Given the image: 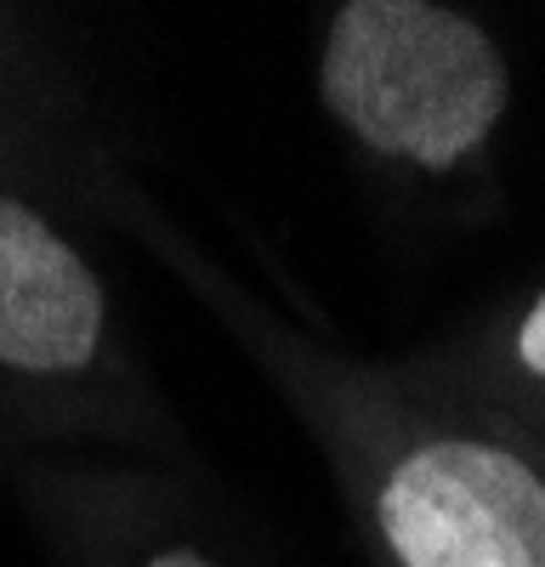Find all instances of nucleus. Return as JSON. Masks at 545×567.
<instances>
[{
  "label": "nucleus",
  "instance_id": "nucleus-2",
  "mask_svg": "<svg viewBox=\"0 0 545 567\" xmlns=\"http://www.w3.org/2000/svg\"><path fill=\"white\" fill-rule=\"evenodd\" d=\"M403 567H545V477L489 443H426L381 494Z\"/></svg>",
  "mask_w": 545,
  "mask_h": 567
},
{
  "label": "nucleus",
  "instance_id": "nucleus-3",
  "mask_svg": "<svg viewBox=\"0 0 545 567\" xmlns=\"http://www.w3.org/2000/svg\"><path fill=\"white\" fill-rule=\"evenodd\" d=\"M103 290L34 210L0 199V363L80 369L97 352Z\"/></svg>",
  "mask_w": 545,
  "mask_h": 567
},
{
  "label": "nucleus",
  "instance_id": "nucleus-5",
  "mask_svg": "<svg viewBox=\"0 0 545 567\" xmlns=\"http://www.w3.org/2000/svg\"><path fill=\"white\" fill-rule=\"evenodd\" d=\"M154 567H210V561H199L194 550H171V556H160Z\"/></svg>",
  "mask_w": 545,
  "mask_h": 567
},
{
  "label": "nucleus",
  "instance_id": "nucleus-4",
  "mask_svg": "<svg viewBox=\"0 0 545 567\" xmlns=\"http://www.w3.org/2000/svg\"><path fill=\"white\" fill-rule=\"evenodd\" d=\"M517 352H523V363H528L534 374H545V296H539V307H534V312H528V323H523Z\"/></svg>",
  "mask_w": 545,
  "mask_h": 567
},
{
  "label": "nucleus",
  "instance_id": "nucleus-1",
  "mask_svg": "<svg viewBox=\"0 0 545 567\" xmlns=\"http://www.w3.org/2000/svg\"><path fill=\"white\" fill-rule=\"evenodd\" d=\"M325 103L376 154L432 171L472 154L506 109L489 34L426 0H352L325 45Z\"/></svg>",
  "mask_w": 545,
  "mask_h": 567
}]
</instances>
